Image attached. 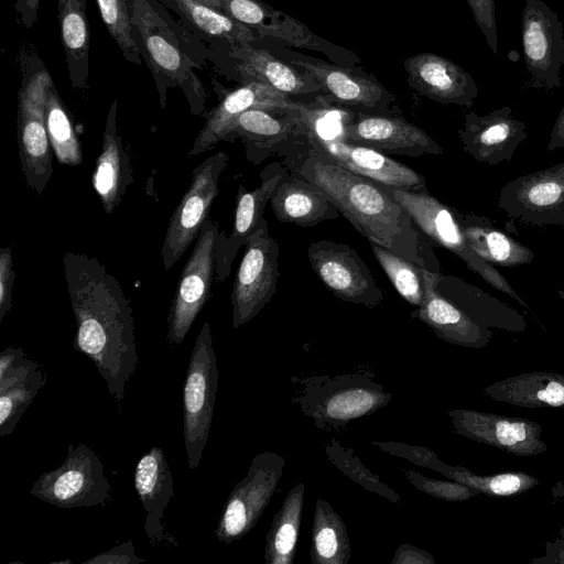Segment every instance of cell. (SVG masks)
Here are the masks:
<instances>
[{
    "mask_svg": "<svg viewBox=\"0 0 564 564\" xmlns=\"http://www.w3.org/2000/svg\"><path fill=\"white\" fill-rule=\"evenodd\" d=\"M292 102L289 96L262 83H242L224 95L208 112L187 156L199 155L224 141L230 126L242 112L257 107H284Z\"/></svg>",
    "mask_w": 564,
    "mask_h": 564,
    "instance_id": "obj_24",
    "label": "cell"
},
{
    "mask_svg": "<svg viewBox=\"0 0 564 564\" xmlns=\"http://www.w3.org/2000/svg\"><path fill=\"white\" fill-rule=\"evenodd\" d=\"M218 226L206 220L188 257L174 293L166 321V343L178 346L212 296L216 278Z\"/></svg>",
    "mask_w": 564,
    "mask_h": 564,
    "instance_id": "obj_10",
    "label": "cell"
},
{
    "mask_svg": "<svg viewBox=\"0 0 564 564\" xmlns=\"http://www.w3.org/2000/svg\"><path fill=\"white\" fill-rule=\"evenodd\" d=\"M441 474L447 478L469 486L476 490L495 496L514 495L532 486L531 477L520 474H500L491 477H480L462 467L444 465Z\"/></svg>",
    "mask_w": 564,
    "mask_h": 564,
    "instance_id": "obj_43",
    "label": "cell"
},
{
    "mask_svg": "<svg viewBox=\"0 0 564 564\" xmlns=\"http://www.w3.org/2000/svg\"><path fill=\"white\" fill-rule=\"evenodd\" d=\"M160 1L177 14L187 29L206 41H220L235 46L257 40L250 28L198 0Z\"/></svg>",
    "mask_w": 564,
    "mask_h": 564,
    "instance_id": "obj_34",
    "label": "cell"
},
{
    "mask_svg": "<svg viewBox=\"0 0 564 564\" xmlns=\"http://www.w3.org/2000/svg\"><path fill=\"white\" fill-rule=\"evenodd\" d=\"M408 84L417 94L441 104L471 107L478 87L469 73L434 53H420L403 63Z\"/></svg>",
    "mask_w": 564,
    "mask_h": 564,
    "instance_id": "obj_22",
    "label": "cell"
},
{
    "mask_svg": "<svg viewBox=\"0 0 564 564\" xmlns=\"http://www.w3.org/2000/svg\"><path fill=\"white\" fill-rule=\"evenodd\" d=\"M307 258L318 279L339 300L370 308L383 301L369 267L350 246L318 240L310 245Z\"/></svg>",
    "mask_w": 564,
    "mask_h": 564,
    "instance_id": "obj_15",
    "label": "cell"
},
{
    "mask_svg": "<svg viewBox=\"0 0 564 564\" xmlns=\"http://www.w3.org/2000/svg\"><path fill=\"white\" fill-rule=\"evenodd\" d=\"M285 463L283 456L269 451L251 459L246 476L232 488L223 508L215 529L218 541L230 544L256 527L279 487Z\"/></svg>",
    "mask_w": 564,
    "mask_h": 564,
    "instance_id": "obj_9",
    "label": "cell"
},
{
    "mask_svg": "<svg viewBox=\"0 0 564 564\" xmlns=\"http://www.w3.org/2000/svg\"><path fill=\"white\" fill-rule=\"evenodd\" d=\"M12 251L10 247L0 249V323L12 306V290L14 282Z\"/></svg>",
    "mask_w": 564,
    "mask_h": 564,
    "instance_id": "obj_47",
    "label": "cell"
},
{
    "mask_svg": "<svg viewBox=\"0 0 564 564\" xmlns=\"http://www.w3.org/2000/svg\"><path fill=\"white\" fill-rule=\"evenodd\" d=\"M218 369L213 346L212 328L205 322L196 337L183 384V434L191 469L202 460L210 432Z\"/></svg>",
    "mask_w": 564,
    "mask_h": 564,
    "instance_id": "obj_7",
    "label": "cell"
},
{
    "mask_svg": "<svg viewBox=\"0 0 564 564\" xmlns=\"http://www.w3.org/2000/svg\"><path fill=\"white\" fill-rule=\"evenodd\" d=\"M498 205L509 217L533 226H564V162L508 182Z\"/></svg>",
    "mask_w": 564,
    "mask_h": 564,
    "instance_id": "obj_16",
    "label": "cell"
},
{
    "mask_svg": "<svg viewBox=\"0 0 564 564\" xmlns=\"http://www.w3.org/2000/svg\"><path fill=\"white\" fill-rule=\"evenodd\" d=\"M144 560L138 557L134 552L133 542H127L111 547L110 550L100 553L94 557L84 561V564H137Z\"/></svg>",
    "mask_w": 564,
    "mask_h": 564,
    "instance_id": "obj_48",
    "label": "cell"
},
{
    "mask_svg": "<svg viewBox=\"0 0 564 564\" xmlns=\"http://www.w3.org/2000/svg\"><path fill=\"white\" fill-rule=\"evenodd\" d=\"M293 402L323 431L339 433L355 420L387 406L392 393L370 372L292 377Z\"/></svg>",
    "mask_w": 564,
    "mask_h": 564,
    "instance_id": "obj_4",
    "label": "cell"
},
{
    "mask_svg": "<svg viewBox=\"0 0 564 564\" xmlns=\"http://www.w3.org/2000/svg\"><path fill=\"white\" fill-rule=\"evenodd\" d=\"M299 101L284 107H257L242 112L224 141L241 140L249 162L260 164L272 155H293L304 144Z\"/></svg>",
    "mask_w": 564,
    "mask_h": 564,
    "instance_id": "obj_13",
    "label": "cell"
},
{
    "mask_svg": "<svg viewBox=\"0 0 564 564\" xmlns=\"http://www.w3.org/2000/svg\"><path fill=\"white\" fill-rule=\"evenodd\" d=\"M291 172L289 170L270 197L278 220L312 227L339 216V210L319 186L297 172Z\"/></svg>",
    "mask_w": 564,
    "mask_h": 564,
    "instance_id": "obj_27",
    "label": "cell"
},
{
    "mask_svg": "<svg viewBox=\"0 0 564 564\" xmlns=\"http://www.w3.org/2000/svg\"><path fill=\"white\" fill-rule=\"evenodd\" d=\"M424 299L411 317L429 326L434 334L451 344L479 347L489 339L486 327L478 325L435 288L432 271L423 268Z\"/></svg>",
    "mask_w": 564,
    "mask_h": 564,
    "instance_id": "obj_26",
    "label": "cell"
},
{
    "mask_svg": "<svg viewBox=\"0 0 564 564\" xmlns=\"http://www.w3.org/2000/svg\"><path fill=\"white\" fill-rule=\"evenodd\" d=\"M437 291L480 326L522 330L524 319L512 307L481 289L453 275L432 272Z\"/></svg>",
    "mask_w": 564,
    "mask_h": 564,
    "instance_id": "obj_31",
    "label": "cell"
},
{
    "mask_svg": "<svg viewBox=\"0 0 564 564\" xmlns=\"http://www.w3.org/2000/svg\"><path fill=\"white\" fill-rule=\"evenodd\" d=\"M245 246L230 296L235 328L250 322L271 301L280 278V248L269 224L252 234Z\"/></svg>",
    "mask_w": 564,
    "mask_h": 564,
    "instance_id": "obj_12",
    "label": "cell"
},
{
    "mask_svg": "<svg viewBox=\"0 0 564 564\" xmlns=\"http://www.w3.org/2000/svg\"><path fill=\"white\" fill-rule=\"evenodd\" d=\"M564 148V106L562 107L546 143L547 151Z\"/></svg>",
    "mask_w": 564,
    "mask_h": 564,
    "instance_id": "obj_51",
    "label": "cell"
},
{
    "mask_svg": "<svg viewBox=\"0 0 564 564\" xmlns=\"http://www.w3.org/2000/svg\"><path fill=\"white\" fill-rule=\"evenodd\" d=\"M289 173V169L280 163H271L261 173V184L247 191L239 185L235 219L229 236L218 231L216 240V279L225 281L230 273L234 260L248 238L259 228L268 225L263 217L267 204L278 184Z\"/></svg>",
    "mask_w": 564,
    "mask_h": 564,
    "instance_id": "obj_19",
    "label": "cell"
},
{
    "mask_svg": "<svg viewBox=\"0 0 564 564\" xmlns=\"http://www.w3.org/2000/svg\"><path fill=\"white\" fill-rule=\"evenodd\" d=\"M522 47L532 80L549 89L558 88L564 65V25L542 0H525L522 13Z\"/></svg>",
    "mask_w": 564,
    "mask_h": 564,
    "instance_id": "obj_17",
    "label": "cell"
},
{
    "mask_svg": "<svg viewBox=\"0 0 564 564\" xmlns=\"http://www.w3.org/2000/svg\"><path fill=\"white\" fill-rule=\"evenodd\" d=\"M301 124L307 145L337 165L383 185L427 191L423 175L384 153L347 141L338 132L316 130L302 121Z\"/></svg>",
    "mask_w": 564,
    "mask_h": 564,
    "instance_id": "obj_14",
    "label": "cell"
},
{
    "mask_svg": "<svg viewBox=\"0 0 564 564\" xmlns=\"http://www.w3.org/2000/svg\"><path fill=\"white\" fill-rule=\"evenodd\" d=\"M61 42L74 89H85L89 76L90 29L86 0H57Z\"/></svg>",
    "mask_w": 564,
    "mask_h": 564,
    "instance_id": "obj_33",
    "label": "cell"
},
{
    "mask_svg": "<svg viewBox=\"0 0 564 564\" xmlns=\"http://www.w3.org/2000/svg\"><path fill=\"white\" fill-rule=\"evenodd\" d=\"M62 263L76 321L74 349L95 364L119 402L138 362L130 301L97 258L67 251Z\"/></svg>",
    "mask_w": 564,
    "mask_h": 564,
    "instance_id": "obj_1",
    "label": "cell"
},
{
    "mask_svg": "<svg viewBox=\"0 0 564 564\" xmlns=\"http://www.w3.org/2000/svg\"><path fill=\"white\" fill-rule=\"evenodd\" d=\"M495 398L525 406H563L564 378L549 375L522 376L490 388Z\"/></svg>",
    "mask_w": 564,
    "mask_h": 564,
    "instance_id": "obj_38",
    "label": "cell"
},
{
    "mask_svg": "<svg viewBox=\"0 0 564 564\" xmlns=\"http://www.w3.org/2000/svg\"><path fill=\"white\" fill-rule=\"evenodd\" d=\"M557 294L562 300H564V284L560 290H557Z\"/></svg>",
    "mask_w": 564,
    "mask_h": 564,
    "instance_id": "obj_53",
    "label": "cell"
},
{
    "mask_svg": "<svg viewBox=\"0 0 564 564\" xmlns=\"http://www.w3.org/2000/svg\"><path fill=\"white\" fill-rule=\"evenodd\" d=\"M459 223L471 250L491 265L513 268L528 264L535 257L531 249L499 230L485 216L459 214Z\"/></svg>",
    "mask_w": 564,
    "mask_h": 564,
    "instance_id": "obj_32",
    "label": "cell"
},
{
    "mask_svg": "<svg viewBox=\"0 0 564 564\" xmlns=\"http://www.w3.org/2000/svg\"><path fill=\"white\" fill-rule=\"evenodd\" d=\"M458 135L463 150L476 161L497 165L511 161L528 132L525 123L513 117L511 107L505 106L485 116L468 111Z\"/></svg>",
    "mask_w": 564,
    "mask_h": 564,
    "instance_id": "obj_20",
    "label": "cell"
},
{
    "mask_svg": "<svg viewBox=\"0 0 564 564\" xmlns=\"http://www.w3.org/2000/svg\"><path fill=\"white\" fill-rule=\"evenodd\" d=\"M117 112L118 101L115 99L107 113L101 151L91 175L94 189L107 214L118 207L134 181L130 150L119 133Z\"/></svg>",
    "mask_w": 564,
    "mask_h": 564,
    "instance_id": "obj_25",
    "label": "cell"
},
{
    "mask_svg": "<svg viewBox=\"0 0 564 564\" xmlns=\"http://www.w3.org/2000/svg\"><path fill=\"white\" fill-rule=\"evenodd\" d=\"M305 485H295L275 512L265 538L264 561L268 564H292L303 516Z\"/></svg>",
    "mask_w": 564,
    "mask_h": 564,
    "instance_id": "obj_36",
    "label": "cell"
},
{
    "mask_svg": "<svg viewBox=\"0 0 564 564\" xmlns=\"http://www.w3.org/2000/svg\"><path fill=\"white\" fill-rule=\"evenodd\" d=\"M308 556L312 564H347L350 560L347 527L322 498L315 503Z\"/></svg>",
    "mask_w": 564,
    "mask_h": 564,
    "instance_id": "obj_37",
    "label": "cell"
},
{
    "mask_svg": "<svg viewBox=\"0 0 564 564\" xmlns=\"http://www.w3.org/2000/svg\"><path fill=\"white\" fill-rule=\"evenodd\" d=\"M372 253L399 295L409 304L420 307L424 299L423 268L369 242Z\"/></svg>",
    "mask_w": 564,
    "mask_h": 564,
    "instance_id": "obj_40",
    "label": "cell"
},
{
    "mask_svg": "<svg viewBox=\"0 0 564 564\" xmlns=\"http://www.w3.org/2000/svg\"><path fill=\"white\" fill-rule=\"evenodd\" d=\"M391 564H435V560L427 551L403 543L395 550Z\"/></svg>",
    "mask_w": 564,
    "mask_h": 564,
    "instance_id": "obj_49",
    "label": "cell"
},
{
    "mask_svg": "<svg viewBox=\"0 0 564 564\" xmlns=\"http://www.w3.org/2000/svg\"><path fill=\"white\" fill-rule=\"evenodd\" d=\"M46 381L37 362L24 359L0 373V436L11 434Z\"/></svg>",
    "mask_w": 564,
    "mask_h": 564,
    "instance_id": "obj_35",
    "label": "cell"
},
{
    "mask_svg": "<svg viewBox=\"0 0 564 564\" xmlns=\"http://www.w3.org/2000/svg\"><path fill=\"white\" fill-rule=\"evenodd\" d=\"M45 126L53 152L61 164L76 166L83 162L82 144L73 120L54 84L48 87Z\"/></svg>",
    "mask_w": 564,
    "mask_h": 564,
    "instance_id": "obj_39",
    "label": "cell"
},
{
    "mask_svg": "<svg viewBox=\"0 0 564 564\" xmlns=\"http://www.w3.org/2000/svg\"><path fill=\"white\" fill-rule=\"evenodd\" d=\"M406 479L420 491L446 501H463L477 490L458 481H443L423 476L414 470L404 471Z\"/></svg>",
    "mask_w": 564,
    "mask_h": 564,
    "instance_id": "obj_44",
    "label": "cell"
},
{
    "mask_svg": "<svg viewBox=\"0 0 564 564\" xmlns=\"http://www.w3.org/2000/svg\"><path fill=\"white\" fill-rule=\"evenodd\" d=\"M379 185L408 212L427 239L458 257L490 286L528 307L506 278L471 250L462 230L459 213L455 208L432 196L429 191H411L381 183Z\"/></svg>",
    "mask_w": 564,
    "mask_h": 564,
    "instance_id": "obj_6",
    "label": "cell"
},
{
    "mask_svg": "<svg viewBox=\"0 0 564 564\" xmlns=\"http://www.w3.org/2000/svg\"><path fill=\"white\" fill-rule=\"evenodd\" d=\"M102 22L123 57L141 65L142 56L133 37L131 0H96Z\"/></svg>",
    "mask_w": 564,
    "mask_h": 564,
    "instance_id": "obj_42",
    "label": "cell"
},
{
    "mask_svg": "<svg viewBox=\"0 0 564 564\" xmlns=\"http://www.w3.org/2000/svg\"><path fill=\"white\" fill-rule=\"evenodd\" d=\"M324 451L327 458L352 481L393 503L400 502L401 496L371 473L350 447L343 445L336 438H332L324 445Z\"/></svg>",
    "mask_w": 564,
    "mask_h": 564,
    "instance_id": "obj_41",
    "label": "cell"
},
{
    "mask_svg": "<svg viewBox=\"0 0 564 564\" xmlns=\"http://www.w3.org/2000/svg\"><path fill=\"white\" fill-rule=\"evenodd\" d=\"M41 0H17L14 9L20 23L25 29H31L37 20Z\"/></svg>",
    "mask_w": 564,
    "mask_h": 564,
    "instance_id": "obj_50",
    "label": "cell"
},
{
    "mask_svg": "<svg viewBox=\"0 0 564 564\" xmlns=\"http://www.w3.org/2000/svg\"><path fill=\"white\" fill-rule=\"evenodd\" d=\"M220 151L208 156L192 172V182L171 215L161 248L165 270L171 269L198 238L218 195L220 175L228 164Z\"/></svg>",
    "mask_w": 564,
    "mask_h": 564,
    "instance_id": "obj_11",
    "label": "cell"
},
{
    "mask_svg": "<svg viewBox=\"0 0 564 564\" xmlns=\"http://www.w3.org/2000/svg\"><path fill=\"white\" fill-rule=\"evenodd\" d=\"M474 19L494 52L498 51L495 0H466Z\"/></svg>",
    "mask_w": 564,
    "mask_h": 564,
    "instance_id": "obj_46",
    "label": "cell"
},
{
    "mask_svg": "<svg viewBox=\"0 0 564 564\" xmlns=\"http://www.w3.org/2000/svg\"><path fill=\"white\" fill-rule=\"evenodd\" d=\"M285 163L290 171L319 186L369 242L432 272H441L437 258L425 239L427 237L378 182L337 165L308 145L305 152L288 156Z\"/></svg>",
    "mask_w": 564,
    "mask_h": 564,
    "instance_id": "obj_2",
    "label": "cell"
},
{
    "mask_svg": "<svg viewBox=\"0 0 564 564\" xmlns=\"http://www.w3.org/2000/svg\"><path fill=\"white\" fill-rule=\"evenodd\" d=\"M110 488L98 455L85 444H68L62 465L43 473L30 494L58 508L72 509L105 505Z\"/></svg>",
    "mask_w": 564,
    "mask_h": 564,
    "instance_id": "obj_8",
    "label": "cell"
},
{
    "mask_svg": "<svg viewBox=\"0 0 564 564\" xmlns=\"http://www.w3.org/2000/svg\"><path fill=\"white\" fill-rule=\"evenodd\" d=\"M19 63L22 77L17 115L20 164L28 187L40 195L53 174V149L45 126V105L48 87L54 83L32 46H21Z\"/></svg>",
    "mask_w": 564,
    "mask_h": 564,
    "instance_id": "obj_5",
    "label": "cell"
},
{
    "mask_svg": "<svg viewBox=\"0 0 564 564\" xmlns=\"http://www.w3.org/2000/svg\"><path fill=\"white\" fill-rule=\"evenodd\" d=\"M338 134L382 153L419 158L444 152L441 144L420 127L402 117L384 113L358 111L343 123Z\"/></svg>",
    "mask_w": 564,
    "mask_h": 564,
    "instance_id": "obj_18",
    "label": "cell"
},
{
    "mask_svg": "<svg viewBox=\"0 0 564 564\" xmlns=\"http://www.w3.org/2000/svg\"><path fill=\"white\" fill-rule=\"evenodd\" d=\"M224 12L257 31L260 37H274L288 45L322 51L328 56L344 51L317 36L297 19L261 0H220Z\"/></svg>",
    "mask_w": 564,
    "mask_h": 564,
    "instance_id": "obj_23",
    "label": "cell"
},
{
    "mask_svg": "<svg viewBox=\"0 0 564 564\" xmlns=\"http://www.w3.org/2000/svg\"><path fill=\"white\" fill-rule=\"evenodd\" d=\"M456 433L518 454L539 452V427L532 422L468 410L447 412Z\"/></svg>",
    "mask_w": 564,
    "mask_h": 564,
    "instance_id": "obj_29",
    "label": "cell"
},
{
    "mask_svg": "<svg viewBox=\"0 0 564 564\" xmlns=\"http://www.w3.org/2000/svg\"><path fill=\"white\" fill-rule=\"evenodd\" d=\"M207 6H210L213 8H216L220 11H224L223 9V4H221V1L220 0H198Z\"/></svg>",
    "mask_w": 564,
    "mask_h": 564,
    "instance_id": "obj_52",
    "label": "cell"
},
{
    "mask_svg": "<svg viewBox=\"0 0 564 564\" xmlns=\"http://www.w3.org/2000/svg\"><path fill=\"white\" fill-rule=\"evenodd\" d=\"M154 0H131L133 37L143 62L148 65L159 94L162 109L167 90L180 87L191 112H205L206 91L195 73L198 64L182 48L175 29L163 17Z\"/></svg>",
    "mask_w": 564,
    "mask_h": 564,
    "instance_id": "obj_3",
    "label": "cell"
},
{
    "mask_svg": "<svg viewBox=\"0 0 564 564\" xmlns=\"http://www.w3.org/2000/svg\"><path fill=\"white\" fill-rule=\"evenodd\" d=\"M134 490L145 511L144 531L152 544L164 539L162 519L174 495L173 475L161 447L153 446L137 462Z\"/></svg>",
    "mask_w": 564,
    "mask_h": 564,
    "instance_id": "obj_28",
    "label": "cell"
},
{
    "mask_svg": "<svg viewBox=\"0 0 564 564\" xmlns=\"http://www.w3.org/2000/svg\"><path fill=\"white\" fill-rule=\"evenodd\" d=\"M372 444L384 453L405 458L416 466L430 468L438 473H441L445 465L433 451L423 446L394 441H372Z\"/></svg>",
    "mask_w": 564,
    "mask_h": 564,
    "instance_id": "obj_45",
    "label": "cell"
},
{
    "mask_svg": "<svg viewBox=\"0 0 564 564\" xmlns=\"http://www.w3.org/2000/svg\"><path fill=\"white\" fill-rule=\"evenodd\" d=\"M229 56L238 62L236 70L242 83H262L289 97L319 90L308 74L300 73L267 50L256 48L250 43L229 46Z\"/></svg>",
    "mask_w": 564,
    "mask_h": 564,
    "instance_id": "obj_30",
    "label": "cell"
},
{
    "mask_svg": "<svg viewBox=\"0 0 564 564\" xmlns=\"http://www.w3.org/2000/svg\"><path fill=\"white\" fill-rule=\"evenodd\" d=\"M291 65L308 74L334 102L383 113L394 96L375 77L318 59H293Z\"/></svg>",
    "mask_w": 564,
    "mask_h": 564,
    "instance_id": "obj_21",
    "label": "cell"
}]
</instances>
